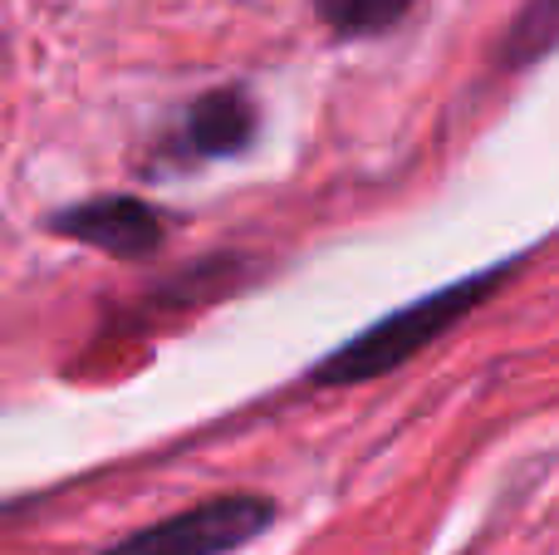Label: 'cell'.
Listing matches in <instances>:
<instances>
[{
	"instance_id": "cell-2",
	"label": "cell",
	"mask_w": 559,
	"mask_h": 555,
	"mask_svg": "<svg viewBox=\"0 0 559 555\" xmlns=\"http://www.w3.org/2000/svg\"><path fill=\"white\" fill-rule=\"evenodd\" d=\"M275 501L261 492H226L206 497L197 507L177 511L167 521L133 531V536L104 546V555H231L251 546L261 531H271Z\"/></svg>"
},
{
	"instance_id": "cell-5",
	"label": "cell",
	"mask_w": 559,
	"mask_h": 555,
	"mask_svg": "<svg viewBox=\"0 0 559 555\" xmlns=\"http://www.w3.org/2000/svg\"><path fill=\"white\" fill-rule=\"evenodd\" d=\"M309 5H314V15L324 20L334 35L373 39V35H383V29L403 25L417 0H309Z\"/></svg>"
},
{
	"instance_id": "cell-3",
	"label": "cell",
	"mask_w": 559,
	"mask_h": 555,
	"mask_svg": "<svg viewBox=\"0 0 559 555\" xmlns=\"http://www.w3.org/2000/svg\"><path fill=\"white\" fill-rule=\"evenodd\" d=\"M49 232L64 241L94 246L104 256H118V261H143L163 246L167 216L138 197H88V202H74L49 216Z\"/></svg>"
},
{
	"instance_id": "cell-4",
	"label": "cell",
	"mask_w": 559,
	"mask_h": 555,
	"mask_svg": "<svg viewBox=\"0 0 559 555\" xmlns=\"http://www.w3.org/2000/svg\"><path fill=\"white\" fill-rule=\"evenodd\" d=\"M255 98L246 94L241 84H226V88H212L202 94L182 118H177L173 138L163 143L167 157L177 163H206V157H231L241 147H251L255 138Z\"/></svg>"
},
{
	"instance_id": "cell-1",
	"label": "cell",
	"mask_w": 559,
	"mask_h": 555,
	"mask_svg": "<svg viewBox=\"0 0 559 555\" xmlns=\"http://www.w3.org/2000/svg\"><path fill=\"white\" fill-rule=\"evenodd\" d=\"M511 271H515V261L491 265V271L462 275V281L442 285V291L423 295V300H413V305H397L393 315H383V320L368 324L364 334L338 344L309 379H314L319 389H348V383H368V379H383V374L403 369V364L417 359L432 340H442L456 320H466L481 300H491Z\"/></svg>"
},
{
	"instance_id": "cell-6",
	"label": "cell",
	"mask_w": 559,
	"mask_h": 555,
	"mask_svg": "<svg viewBox=\"0 0 559 555\" xmlns=\"http://www.w3.org/2000/svg\"><path fill=\"white\" fill-rule=\"evenodd\" d=\"M559 45V0H525V10L515 15V25L506 29L501 59L511 69H525L535 59H545Z\"/></svg>"
}]
</instances>
